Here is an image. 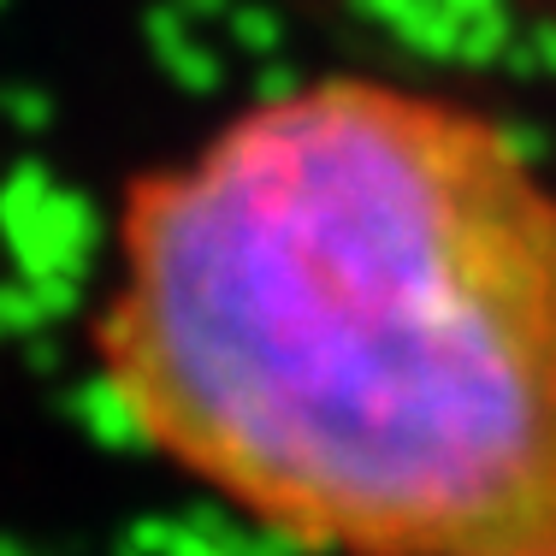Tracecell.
<instances>
[{"label":"cell","mask_w":556,"mask_h":556,"mask_svg":"<svg viewBox=\"0 0 556 556\" xmlns=\"http://www.w3.org/2000/svg\"><path fill=\"white\" fill-rule=\"evenodd\" d=\"M96 362L314 556H556V190L480 108L308 77L130 178Z\"/></svg>","instance_id":"1"}]
</instances>
